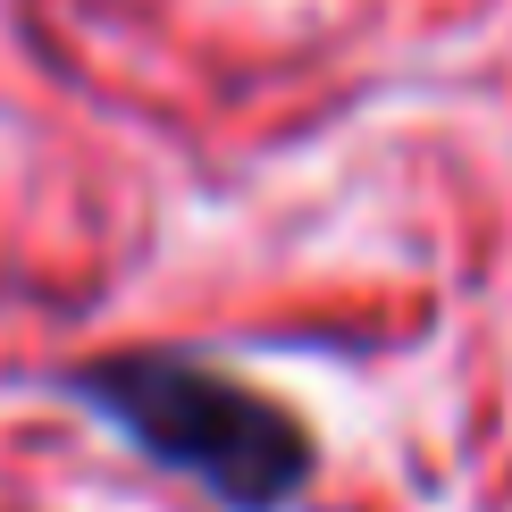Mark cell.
<instances>
[{"instance_id": "6da1fadb", "label": "cell", "mask_w": 512, "mask_h": 512, "mask_svg": "<svg viewBox=\"0 0 512 512\" xmlns=\"http://www.w3.org/2000/svg\"><path fill=\"white\" fill-rule=\"evenodd\" d=\"M51 387L101 429H118L152 471L202 487L219 512H286L319 471V437L294 403L185 345L84 353Z\"/></svg>"}]
</instances>
